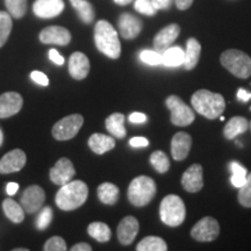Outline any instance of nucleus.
I'll return each mask as SVG.
<instances>
[{
	"label": "nucleus",
	"mask_w": 251,
	"mask_h": 251,
	"mask_svg": "<svg viewBox=\"0 0 251 251\" xmlns=\"http://www.w3.org/2000/svg\"><path fill=\"white\" fill-rule=\"evenodd\" d=\"M2 142H4V134H2L1 128H0V147H1Z\"/></svg>",
	"instance_id": "obj_51"
},
{
	"label": "nucleus",
	"mask_w": 251,
	"mask_h": 251,
	"mask_svg": "<svg viewBox=\"0 0 251 251\" xmlns=\"http://www.w3.org/2000/svg\"><path fill=\"white\" fill-rule=\"evenodd\" d=\"M119 29L124 39L133 40L139 36L142 30V21L133 14L124 13L119 18Z\"/></svg>",
	"instance_id": "obj_20"
},
{
	"label": "nucleus",
	"mask_w": 251,
	"mask_h": 251,
	"mask_svg": "<svg viewBox=\"0 0 251 251\" xmlns=\"http://www.w3.org/2000/svg\"><path fill=\"white\" fill-rule=\"evenodd\" d=\"M231 171H233V176H231V184L234 185L235 187H242L247 181V176L248 171L247 169L238 164L237 162H233L230 165Z\"/></svg>",
	"instance_id": "obj_35"
},
{
	"label": "nucleus",
	"mask_w": 251,
	"mask_h": 251,
	"mask_svg": "<svg viewBox=\"0 0 251 251\" xmlns=\"http://www.w3.org/2000/svg\"><path fill=\"white\" fill-rule=\"evenodd\" d=\"M27 162V156L23 150L14 149L0 159V174H13L20 171Z\"/></svg>",
	"instance_id": "obj_15"
},
{
	"label": "nucleus",
	"mask_w": 251,
	"mask_h": 251,
	"mask_svg": "<svg viewBox=\"0 0 251 251\" xmlns=\"http://www.w3.org/2000/svg\"><path fill=\"white\" fill-rule=\"evenodd\" d=\"M200 54H201V46L196 39L191 37L186 43V50H185V62L184 67L186 70H193L199 62Z\"/></svg>",
	"instance_id": "obj_24"
},
{
	"label": "nucleus",
	"mask_w": 251,
	"mask_h": 251,
	"mask_svg": "<svg viewBox=\"0 0 251 251\" xmlns=\"http://www.w3.org/2000/svg\"><path fill=\"white\" fill-rule=\"evenodd\" d=\"M191 147H192V137L190 136V134L184 131L175 134L171 141V153L174 159L184 161L188 156Z\"/></svg>",
	"instance_id": "obj_21"
},
{
	"label": "nucleus",
	"mask_w": 251,
	"mask_h": 251,
	"mask_svg": "<svg viewBox=\"0 0 251 251\" xmlns=\"http://www.w3.org/2000/svg\"><path fill=\"white\" fill-rule=\"evenodd\" d=\"M179 33L180 27L176 24L169 25V26L163 28L162 30H159L156 34L155 39H153V48H155L156 51L163 54L177 40V37L179 36Z\"/></svg>",
	"instance_id": "obj_16"
},
{
	"label": "nucleus",
	"mask_w": 251,
	"mask_h": 251,
	"mask_svg": "<svg viewBox=\"0 0 251 251\" xmlns=\"http://www.w3.org/2000/svg\"><path fill=\"white\" fill-rule=\"evenodd\" d=\"M69 72L74 79H85L90 72V61L87 56L80 51L74 52L69 58Z\"/></svg>",
	"instance_id": "obj_19"
},
{
	"label": "nucleus",
	"mask_w": 251,
	"mask_h": 251,
	"mask_svg": "<svg viewBox=\"0 0 251 251\" xmlns=\"http://www.w3.org/2000/svg\"><path fill=\"white\" fill-rule=\"evenodd\" d=\"M43 249L46 251H65L67 250V243L59 236H52L47 241Z\"/></svg>",
	"instance_id": "obj_39"
},
{
	"label": "nucleus",
	"mask_w": 251,
	"mask_h": 251,
	"mask_svg": "<svg viewBox=\"0 0 251 251\" xmlns=\"http://www.w3.org/2000/svg\"><path fill=\"white\" fill-rule=\"evenodd\" d=\"M89 197V187L81 180L69 181L56 194V205L62 211H74L83 206Z\"/></svg>",
	"instance_id": "obj_1"
},
{
	"label": "nucleus",
	"mask_w": 251,
	"mask_h": 251,
	"mask_svg": "<svg viewBox=\"0 0 251 251\" xmlns=\"http://www.w3.org/2000/svg\"><path fill=\"white\" fill-rule=\"evenodd\" d=\"M106 129L117 139H124L127 134L125 128V115L121 113H113L105 121Z\"/></svg>",
	"instance_id": "obj_25"
},
{
	"label": "nucleus",
	"mask_w": 251,
	"mask_h": 251,
	"mask_svg": "<svg viewBox=\"0 0 251 251\" xmlns=\"http://www.w3.org/2000/svg\"><path fill=\"white\" fill-rule=\"evenodd\" d=\"M146 121H147V117L146 114H143V113L135 112V113H131L129 115V122H131V124H144Z\"/></svg>",
	"instance_id": "obj_44"
},
{
	"label": "nucleus",
	"mask_w": 251,
	"mask_h": 251,
	"mask_svg": "<svg viewBox=\"0 0 251 251\" xmlns=\"http://www.w3.org/2000/svg\"><path fill=\"white\" fill-rule=\"evenodd\" d=\"M6 8L11 17L21 19L27 12V0H5Z\"/></svg>",
	"instance_id": "obj_34"
},
{
	"label": "nucleus",
	"mask_w": 251,
	"mask_h": 251,
	"mask_svg": "<svg viewBox=\"0 0 251 251\" xmlns=\"http://www.w3.org/2000/svg\"><path fill=\"white\" fill-rule=\"evenodd\" d=\"M49 58H50V61H52L55 64H57V65L64 64V57L59 55V52L56 49L49 50Z\"/></svg>",
	"instance_id": "obj_42"
},
{
	"label": "nucleus",
	"mask_w": 251,
	"mask_h": 251,
	"mask_svg": "<svg viewBox=\"0 0 251 251\" xmlns=\"http://www.w3.org/2000/svg\"><path fill=\"white\" fill-rule=\"evenodd\" d=\"M156 184L152 178L147 176H139L128 187V199L131 205L136 207H143L151 201L156 196Z\"/></svg>",
	"instance_id": "obj_4"
},
{
	"label": "nucleus",
	"mask_w": 251,
	"mask_h": 251,
	"mask_svg": "<svg viewBox=\"0 0 251 251\" xmlns=\"http://www.w3.org/2000/svg\"><path fill=\"white\" fill-rule=\"evenodd\" d=\"M75 175H76L75 166L67 157L58 159L57 163L49 171L50 180L58 186H63V185L71 181L74 179Z\"/></svg>",
	"instance_id": "obj_11"
},
{
	"label": "nucleus",
	"mask_w": 251,
	"mask_h": 251,
	"mask_svg": "<svg viewBox=\"0 0 251 251\" xmlns=\"http://www.w3.org/2000/svg\"><path fill=\"white\" fill-rule=\"evenodd\" d=\"M133 1V0H114L115 4L118 5H121V6H125V5H128L130 4V2Z\"/></svg>",
	"instance_id": "obj_50"
},
{
	"label": "nucleus",
	"mask_w": 251,
	"mask_h": 251,
	"mask_svg": "<svg viewBox=\"0 0 251 251\" xmlns=\"http://www.w3.org/2000/svg\"><path fill=\"white\" fill-rule=\"evenodd\" d=\"M140 230V224L134 216H126L118 226V238L122 246H129L134 242Z\"/></svg>",
	"instance_id": "obj_14"
},
{
	"label": "nucleus",
	"mask_w": 251,
	"mask_h": 251,
	"mask_svg": "<svg viewBox=\"0 0 251 251\" xmlns=\"http://www.w3.org/2000/svg\"><path fill=\"white\" fill-rule=\"evenodd\" d=\"M159 216L163 224L169 227H178L186 218V208L180 197L176 194L166 196L159 207Z\"/></svg>",
	"instance_id": "obj_5"
},
{
	"label": "nucleus",
	"mask_w": 251,
	"mask_h": 251,
	"mask_svg": "<svg viewBox=\"0 0 251 251\" xmlns=\"http://www.w3.org/2000/svg\"><path fill=\"white\" fill-rule=\"evenodd\" d=\"M220 234L219 222L214 218L206 216L194 225L191 230V236L198 242H212Z\"/></svg>",
	"instance_id": "obj_9"
},
{
	"label": "nucleus",
	"mask_w": 251,
	"mask_h": 251,
	"mask_svg": "<svg viewBox=\"0 0 251 251\" xmlns=\"http://www.w3.org/2000/svg\"><path fill=\"white\" fill-rule=\"evenodd\" d=\"M52 220V211L50 207H46L43 208L42 211L40 212L39 216L36 219V228L40 229V230H45L46 228H48V226L50 225Z\"/></svg>",
	"instance_id": "obj_38"
},
{
	"label": "nucleus",
	"mask_w": 251,
	"mask_h": 251,
	"mask_svg": "<svg viewBox=\"0 0 251 251\" xmlns=\"http://www.w3.org/2000/svg\"><path fill=\"white\" fill-rule=\"evenodd\" d=\"M238 202L243 207L251 208V172L247 176V181L238 192Z\"/></svg>",
	"instance_id": "obj_36"
},
{
	"label": "nucleus",
	"mask_w": 251,
	"mask_h": 251,
	"mask_svg": "<svg viewBox=\"0 0 251 251\" xmlns=\"http://www.w3.org/2000/svg\"><path fill=\"white\" fill-rule=\"evenodd\" d=\"M237 98L238 100H241V101L247 102L251 99V93L248 92V91L244 89H240L237 91Z\"/></svg>",
	"instance_id": "obj_46"
},
{
	"label": "nucleus",
	"mask_w": 251,
	"mask_h": 251,
	"mask_svg": "<svg viewBox=\"0 0 251 251\" xmlns=\"http://www.w3.org/2000/svg\"><path fill=\"white\" fill-rule=\"evenodd\" d=\"M220 62L234 76L243 79L251 76V57L241 50H226L220 57Z\"/></svg>",
	"instance_id": "obj_6"
},
{
	"label": "nucleus",
	"mask_w": 251,
	"mask_h": 251,
	"mask_svg": "<svg viewBox=\"0 0 251 251\" xmlns=\"http://www.w3.org/2000/svg\"><path fill=\"white\" fill-rule=\"evenodd\" d=\"M39 39L45 45L68 46L71 41V34L64 27L50 26L41 30Z\"/></svg>",
	"instance_id": "obj_12"
},
{
	"label": "nucleus",
	"mask_w": 251,
	"mask_h": 251,
	"mask_svg": "<svg viewBox=\"0 0 251 251\" xmlns=\"http://www.w3.org/2000/svg\"><path fill=\"white\" fill-rule=\"evenodd\" d=\"M30 78L33 79V81H35L36 84H39L41 86H48L49 85V79L48 77L46 76L43 72L41 71H33L30 74Z\"/></svg>",
	"instance_id": "obj_41"
},
{
	"label": "nucleus",
	"mask_w": 251,
	"mask_h": 251,
	"mask_svg": "<svg viewBox=\"0 0 251 251\" xmlns=\"http://www.w3.org/2000/svg\"><path fill=\"white\" fill-rule=\"evenodd\" d=\"M46 200V193L43 188L39 185H31L24 191L23 196H21V206H23L24 211L33 214L36 213L41 207L43 206Z\"/></svg>",
	"instance_id": "obj_10"
},
{
	"label": "nucleus",
	"mask_w": 251,
	"mask_h": 251,
	"mask_svg": "<svg viewBox=\"0 0 251 251\" xmlns=\"http://www.w3.org/2000/svg\"><path fill=\"white\" fill-rule=\"evenodd\" d=\"M92 247L89 243H77L71 248V251H91Z\"/></svg>",
	"instance_id": "obj_48"
},
{
	"label": "nucleus",
	"mask_w": 251,
	"mask_h": 251,
	"mask_svg": "<svg viewBox=\"0 0 251 251\" xmlns=\"http://www.w3.org/2000/svg\"><path fill=\"white\" fill-rule=\"evenodd\" d=\"M84 118L80 114H71L56 122L52 127V136L57 141L74 139L83 127Z\"/></svg>",
	"instance_id": "obj_8"
},
{
	"label": "nucleus",
	"mask_w": 251,
	"mask_h": 251,
	"mask_svg": "<svg viewBox=\"0 0 251 251\" xmlns=\"http://www.w3.org/2000/svg\"><path fill=\"white\" fill-rule=\"evenodd\" d=\"M141 61L148 65L162 64V54L156 50H143L140 54Z\"/></svg>",
	"instance_id": "obj_37"
},
{
	"label": "nucleus",
	"mask_w": 251,
	"mask_h": 251,
	"mask_svg": "<svg viewBox=\"0 0 251 251\" xmlns=\"http://www.w3.org/2000/svg\"><path fill=\"white\" fill-rule=\"evenodd\" d=\"M202 166L200 164H193L184 172L181 177V185L184 190L191 193H197L203 186Z\"/></svg>",
	"instance_id": "obj_17"
},
{
	"label": "nucleus",
	"mask_w": 251,
	"mask_h": 251,
	"mask_svg": "<svg viewBox=\"0 0 251 251\" xmlns=\"http://www.w3.org/2000/svg\"><path fill=\"white\" fill-rule=\"evenodd\" d=\"M98 198L99 200L105 205H114L119 200V196H120V191L117 185L112 183H102L99 185L98 190Z\"/></svg>",
	"instance_id": "obj_27"
},
{
	"label": "nucleus",
	"mask_w": 251,
	"mask_h": 251,
	"mask_svg": "<svg viewBox=\"0 0 251 251\" xmlns=\"http://www.w3.org/2000/svg\"><path fill=\"white\" fill-rule=\"evenodd\" d=\"M72 7L77 11L78 17L85 24H91L94 20V9L87 0H70Z\"/></svg>",
	"instance_id": "obj_30"
},
{
	"label": "nucleus",
	"mask_w": 251,
	"mask_h": 251,
	"mask_svg": "<svg viewBox=\"0 0 251 251\" xmlns=\"http://www.w3.org/2000/svg\"><path fill=\"white\" fill-rule=\"evenodd\" d=\"M87 233L91 237H93L94 240L100 243L108 242L112 236L111 228L103 222H92V224H90L89 227H87Z\"/></svg>",
	"instance_id": "obj_29"
},
{
	"label": "nucleus",
	"mask_w": 251,
	"mask_h": 251,
	"mask_svg": "<svg viewBox=\"0 0 251 251\" xmlns=\"http://www.w3.org/2000/svg\"><path fill=\"white\" fill-rule=\"evenodd\" d=\"M220 120L224 121V120H225V117H221V115H220Z\"/></svg>",
	"instance_id": "obj_52"
},
{
	"label": "nucleus",
	"mask_w": 251,
	"mask_h": 251,
	"mask_svg": "<svg viewBox=\"0 0 251 251\" xmlns=\"http://www.w3.org/2000/svg\"><path fill=\"white\" fill-rule=\"evenodd\" d=\"M166 107L171 112V122L178 127H185L194 121L193 109L185 103L178 96H170L165 100Z\"/></svg>",
	"instance_id": "obj_7"
},
{
	"label": "nucleus",
	"mask_w": 251,
	"mask_h": 251,
	"mask_svg": "<svg viewBox=\"0 0 251 251\" xmlns=\"http://www.w3.org/2000/svg\"><path fill=\"white\" fill-rule=\"evenodd\" d=\"M18 190H19V184L17 183H8L7 187H6V192H7L8 196H14V194L18 192Z\"/></svg>",
	"instance_id": "obj_49"
},
{
	"label": "nucleus",
	"mask_w": 251,
	"mask_h": 251,
	"mask_svg": "<svg viewBox=\"0 0 251 251\" xmlns=\"http://www.w3.org/2000/svg\"><path fill=\"white\" fill-rule=\"evenodd\" d=\"M129 144L134 148H141V147H147L149 146V141L146 137H133L129 141Z\"/></svg>",
	"instance_id": "obj_43"
},
{
	"label": "nucleus",
	"mask_w": 251,
	"mask_h": 251,
	"mask_svg": "<svg viewBox=\"0 0 251 251\" xmlns=\"http://www.w3.org/2000/svg\"><path fill=\"white\" fill-rule=\"evenodd\" d=\"M191 102L196 112L211 120L222 115L226 108L225 98L221 94L205 89L197 91L191 98Z\"/></svg>",
	"instance_id": "obj_3"
},
{
	"label": "nucleus",
	"mask_w": 251,
	"mask_h": 251,
	"mask_svg": "<svg viewBox=\"0 0 251 251\" xmlns=\"http://www.w3.org/2000/svg\"><path fill=\"white\" fill-rule=\"evenodd\" d=\"M137 251H166L168 244L163 238L158 236L144 237L136 247Z\"/></svg>",
	"instance_id": "obj_31"
},
{
	"label": "nucleus",
	"mask_w": 251,
	"mask_h": 251,
	"mask_svg": "<svg viewBox=\"0 0 251 251\" xmlns=\"http://www.w3.org/2000/svg\"><path fill=\"white\" fill-rule=\"evenodd\" d=\"M94 42L100 52L112 59L121 55V43L114 27L108 21L100 20L94 27Z\"/></svg>",
	"instance_id": "obj_2"
},
{
	"label": "nucleus",
	"mask_w": 251,
	"mask_h": 251,
	"mask_svg": "<svg viewBox=\"0 0 251 251\" xmlns=\"http://www.w3.org/2000/svg\"><path fill=\"white\" fill-rule=\"evenodd\" d=\"M185 62V51L180 47H170L162 54V64L169 68L183 65Z\"/></svg>",
	"instance_id": "obj_26"
},
{
	"label": "nucleus",
	"mask_w": 251,
	"mask_h": 251,
	"mask_svg": "<svg viewBox=\"0 0 251 251\" xmlns=\"http://www.w3.org/2000/svg\"><path fill=\"white\" fill-rule=\"evenodd\" d=\"M12 17L8 12L0 11V48L5 45L8 40L12 30Z\"/></svg>",
	"instance_id": "obj_33"
},
{
	"label": "nucleus",
	"mask_w": 251,
	"mask_h": 251,
	"mask_svg": "<svg viewBox=\"0 0 251 251\" xmlns=\"http://www.w3.org/2000/svg\"><path fill=\"white\" fill-rule=\"evenodd\" d=\"M64 9L63 0H36L33 5L34 14L41 19H51L59 15Z\"/></svg>",
	"instance_id": "obj_18"
},
{
	"label": "nucleus",
	"mask_w": 251,
	"mask_h": 251,
	"mask_svg": "<svg viewBox=\"0 0 251 251\" xmlns=\"http://www.w3.org/2000/svg\"><path fill=\"white\" fill-rule=\"evenodd\" d=\"M193 4V0H176V5L180 11H185V9L190 8L191 5Z\"/></svg>",
	"instance_id": "obj_47"
},
{
	"label": "nucleus",
	"mask_w": 251,
	"mask_h": 251,
	"mask_svg": "<svg viewBox=\"0 0 251 251\" xmlns=\"http://www.w3.org/2000/svg\"><path fill=\"white\" fill-rule=\"evenodd\" d=\"M150 163L153 166V169L159 174H165L170 169V161H169V157L166 156L161 150L158 151H153L150 156Z\"/></svg>",
	"instance_id": "obj_32"
},
{
	"label": "nucleus",
	"mask_w": 251,
	"mask_h": 251,
	"mask_svg": "<svg viewBox=\"0 0 251 251\" xmlns=\"http://www.w3.org/2000/svg\"><path fill=\"white\" fill-rule=\"evenodd\" d=\"M24 98L18 92H6L0 96V119L11 118L21 111Z\"/></svg>",
	"instance_id": "obj_13"
},
{
	"label": "nucleus",
	"mask_w": 251,
	"mask_h": 251,
	"mask_svg": "<svg viewBox=\"0 0 251 251\" xmlns=\"http://www.w3.org/2000/svg\"><path fill=\"white\" fill-rule=\"evenodd\" d=\"M249 121L243 117H234L225 126L224 135L226 139L233 140L238 135L246 133L249 128Z\"/></svg>",
	"instance_id": "obj_23"
},
{
	"label": "nucleus",
	"mask_w": 251,
	"mask_h": 251,
	"mask_svg": "<svg viewBox=\"0 0 251 251\" xmlns=\"http://www.w3.org/2000/svg\"><path fill=\"white\" fill-rule=\"evenodd\" d=\"M249 127H250V129H251V122H250V125H249Z\"/></svg>",
	"instance_id": "obj_53"
},
{
	"label": "nucleus",
	"mask_w": 251,
	"mask_h": 251,
	"mask_svg": "<svg viewBox=\"0 0 251 251\" xmlns=\"http://www.w3.org/2000/svg\"><path fill=\"white\" fill-rule=\"evenodd\" d=\"M172 0H151L153 7L156 9H165L169 8L171 5Z\"/></svg>",
	"instance_id": "obj_45"
},
{
	"label": "nucleus",
	"mask_w": 251,
	"mask_h": 251,
	"mask_svg": "<svg viewBox=\"0 0 251 251\" xmlns=\"http://www.w3.org/2000/svg\"><path fill=\"white\" fill-rule=\"evenodd\" d=\"M89 147L94 153L102 155V153L114 149L115 140L112 136H108V135L96 133L91 135L89 139Z\"/></svg>",
	"instance_id": "obj_22"
},
{
	"label": "nucleus",
	"mask_w": 251,
	"mask_h": 251,
	"mask_svg": "<svg viewBox=\"0 0 251 251\" xmlns=\"http://www.w3.org/2000/svg\"><path fill=\"white\" fill-rule=\"evenodd\" d=\"M2 211L5 215L14 224H21L25 220V211L23 206L12 199H6L2 201Z\"/></svg>",
	"instance_id": "obj_28"
},
{
	"label": "nucleus",
	"mask_w": 251,
	"mask_h": 251,
	"mask_svg": "<svg viewBox=\"0 0 251 251\" xmlns=\"http://www.w3.org/2000/svg\"><path fill=\"white\" fill-rule=\"evenodd\" d=\"M135 9L144 15H155L157 9L153 7L151 0H136Z\"/></svg>",
	"instance_id": "obj_40"
}]
</instances>
